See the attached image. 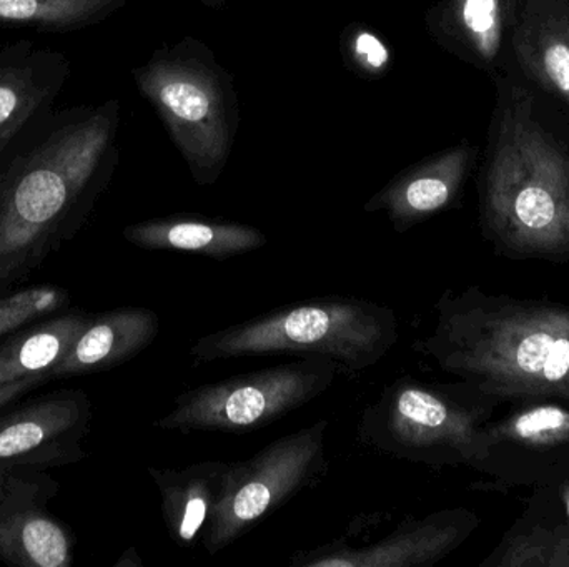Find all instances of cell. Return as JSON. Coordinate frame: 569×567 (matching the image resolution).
<instances>
[{
  "label": "cell",
  "mask_w": 569,
  "mask_h": 567,
  "mask_svg": "<svg viewBox=\"0 0 569 567\" xmlns=\"http://www.w3.org/2000/svg\"><path fill=\"white\" fill-rule=\"evenodd\" d=\"M119 99L50 109L0 156V295L76 232L119 165Z\"/></svg>",
  "instance_id": "cell-1"
},
{
  "label": "cell",
  "mask_w": 569,
  "mask_h": 567,
  "mask_svg": "<svg viewBox=\"0 0 569 567\" xmlns=\"http://www.w3.org/2000/svg\"><path fill=\"white\" fill-rule=\"evenodd\" d=\"M415 350L488 408L569 405V303L447 290Z\"/></svg>",
  "instance_id": "cell-2"
},
{
  "label": "cell",
  "mask_w": 569,
  "mask_h": 567,
  "mask_svg": "<svg viewBox=\"0 0 569 567\" xmlns=\"http://www.w3.org/2000/svg\"><path fill=\"white\" fill-rule=\"evenodd\" d=\"M480 219L508 259L569 262V143L507 80L481 172Z\"/></svg>",
  "instance_id": "cell-3"
},
{
  "label": "cell",
  "mask_w": 569,
  "mask_h": 567,
  "mask_svg": "<svg viewBox=\"0 0 569 567\" xmlns=\"http://www.w3.org/2000/svg\"><path fill=\"white\" fill-rule=\"evenodd\" d=\"M398 342L393 310L355 296H321L263 313L197 340V365L250 356L325 358L357 375L381 362Z\"/></svg>",
  "instance_id": "cell-4"
},
{
  "label": "cell",
  "mask_w": 569,
  "mask_h": 567,
  "mask_svg": "<svg viewBox=\"0 0 569 567\" xmlns=\"http://www.w3.org/2000/svg\"><path fill=\"white\" fill-rule=\"evenodd\" d=\"M132 77L162 120L193 182L216 185L240 129L232 73L203 40L183 37L153 50L146 63L132 70Z\"/></svg>",
  "instance_id": "cell-5"
},
{
  "label": "cell",
  "mask_w": 569,
  "mask_h": 567,
  "mask_svg": "<svg viewBox=\"0 0 569 567\" xmlns=\"http://www.w3.org/2000/svg\"><path fill=\"white\" fill-rule=\"evenodd\" d=\"M495 409L468 396L458 383L401 376L361 413L358 438L400 462L430 468L473 469L481 426Z\"/></svg>",
  "instance_id": "cell-6"
},
{
  "label": "cell",
  "mask_w": 569,
  "mask_h": 567,
  "mask_svg": "<svg viewBox=\"0 0 569 567\" xmlns=\"http://www.w3.org/2000/svg\"><path fill=\"white\" fill-rule=\"evenodd\" d=\"M338 373L330 360L300 358L207 383L177 396L172 412L153 426L182 435L257 432L323 395Z\"/></svg>",
  "instance_id": "cell-7"
},
{
  "label": "cell",
  "mask_w": 569,
  "mask_h": 567,
  "mask_svg": "<svg viewBox=\"0 0 569 567\" xmlns=\"http://www.w3.org/2000/svg\"><path fill=\"white\" fill-rule=\"evenodd\" d=\"M327 438L328 422L318 419L276 439L252 458L229 463L200 538L203 549L219 555L327 476Z\"/></svg>",
  "instance_id": "cell-8"
},
{
  "label": "cell",
  "mask_w": 569,
  "mask_h": 567,
  "mask_svg": "<svg viewBox=\"0 0 569 567\" xmlns=\"http://www.w3.org/2000/svg\"><path fill=\"white\" fill-rule=\"evenodd\" d=\"M473 486L510 492L569 479V405L533 403L513 406L500 419L481 426Z\"/></svg>",
  "instance_id": "cell-9"
},
{
  "label": "cell",
  "mask_w": 569,
  "mask_h": 567,
  "mask_svg": "<svg viewBox=\"0 0 569 567\" xmlns=\"http://www.w3.org/2000/svg\"><path fill=\"white\" fill-rule=\"evenodd\" d=\"M60 485L46 469L0 465V561L17 567H70L76 538L49 503Z\"/></svg>",
  "instance_id": "cell-10"
},
{
  "label": "cell",
  "mask_w": 569,
  "mask_h": 567,
  "mask_svg": "<svg viewBox=\"0 0 569 567\" xmlns=\"http://www.w3.org/2000/svg\"><path fill=\"white\" fill-rule=\"evenodd\" d=\"M480 526L477 513L441 509L425 518H407L390 535L371 545L330 543L295 553L291 567H431L470 539Z\"/></svg>",
  "instance_id": "cell-11"
},
{
  "label": "cell",
  "mask_w": 569,
  "mask_h": 567,
  "mask_svg": "<svg viewBox=\"0 0 569 567\" xmlns=\"http://www.w3.org/2000/svg\"><path fill=\"white\" fill-rule=\"evenodd\" d=\"M92 405L80 389H60L0 413V465L49 469L86 458Z\"/></svg>",
  "instance_id": "cell-12"
},
{
  "label": "cell",
  "mask_w": 569,
  "mask_h": 567,
  "mask_svg": "<svg viewBox=\"0 0 569 567\" xmlns=\"http://www.w3.org/2000/svg\"><path fill=\"white\" fill-rule=\"evenodd\" d=\"M477 159L468 142L441 150L398 172L367 203L365 212H383L397 233L450 209L460 199Z\"/></svg>",
  "instance_id": "cell-13"
},
{
  "label": "cell",
  "mask_w": 569,
  "mask_h": 567,
  "mask_svg": "<svg viewBox=\"0 0 569 567\" xmlns=\"http://www.w3.org/2000/svg\"><path fill=\"white\" fill-rule=\"evenodd\" d=\"M72 73L67 53L19 39L0 45V156L52 109Z\"/></svg>",
  "instance_id": "cell-14"
},
{
  "label": "cell",
  "mask_w": 569,
  "mask_h": 567,
  "mask_svg": "<svg viewBox=\"0 0 569 567\" xmlns=\"http://www.w3.org/2000/svg\"><path fill=\"white\" fill-rule=\"evenodd\" d=\"M517 0H438L425 13L438 45L485 72H497L511 52Z\"/></svg>",
  "instance_id": "cell-15"
},
{
  "label": "cell",
  "mask_w": 569,
  "mask_h": 567,
  "mask_svg": "<svg viewBox=\"0 0 569 567\" xmlns=\"http://www.w3.org/2000/svg\"><path fill=\"white\" fill-rule=\"evenodd\" d=\"M511 53L545 93L569 110V0H517Z\"/></svg>",
  "instance_id": "cell-16"
},
{
  "label": "cell",
  "mask_w": 569,
  "mask_h": 567,
  "mask_svg": "<svg viewBox=\"0 0 569 567\" xmlns=\"http://www.w3.org/2000/svg\"><path fill=\"white\" fill-rule=\"evenodd\" d=\"M123 239L137 249L196 253L219 262L267 245L266 233L257 226L186 213L132 223L123 229Z\"/></svg>",
  "instance_id": "cell-17"
},
{
  "label": "cell",
  "mask_w": 569,
  "mask_h": 567,
  "mask_svg": "<svg viewBox=\"0 0 569 567\" xmlns=\"http://www.w3.org/2000/svg\"><path fill=\"white\" fill-rule=\"evenodd\" d=\"M160 320L149 308L110 310L90 316L86 328L66 358L56 366L53 378L107 372L136 358L156 342Z\"/></svg>",
  "instance_id": "cell-18"
},
{
  "label": "cell",
  "mask_w": 569,
  "mask_h": 567,
  "mask_svg": "<svg viewBox=\"0 0 569 567\" xmlns=\"http://www.w3.org/2000/svg\"><path fill=\"white\" fill-rule=\"evenodd\" d=\"M227 466L229 463L210 459L180 469L147 468L160 493L167 533L179 548L192 549L199 545L219 499Z\"/></svg>",
  "instance_id": "cell-19"
},
{
  "label": "cell",
  "mask_w": 569,
  "mask_h": 567,
  "mask_svg": "<svg viewBox=\"0 0 569 567\" xmlns=\"http://www.w3.org/2000/svg\"><path fill=\"white\" fill-rule=\"evenodd\" d=\"M90 313L60 312L30 323L0 343V385L26 378L52 379L90 320Z\"/></svg>",
  "instance_id": "cell-20"
},
{
  "label": "cell",
  "mask_w": 569,
  "mask_h": 567,
  "mask_svg": "<svg viewBox=\"0 0 569 567\" xmlns=\"http://www.w3.org/2000/svg\"><path fill=\"white\" fill-rule=\"evenodd\" d=\"M480 567H569V523L525 509Z\"/></svg>",
  "instance_id": "cell-21"
},
{
  "label": "cell",
  "mask_w": 569,
  "mask_h": 567,
  "mask_svg": "<svg viewBox=\"0 0 569 567\" xmlns=\"http://www.w3.org/2000/svg\"><path fill=\"white\" fill-rule=\"evenodd\" d=\"M127 0H0V26L37 32L89 29L126 7Z\"/></svg>",
  "instance_id": "cell-22"
},
{
  "label": "cell",
  "mask_w": 569,
  "mask_h": 567,
  "mask_svg": "<svg viewBox=\"0 0 569 567\" xmlns=\"http://www.w3.org/2000/svg\"><path fill=\"white\" fill-rule=\"evenodd\" d=\"M338 45L343 65L361 80L377 82L393 70V49L381 33L368 23H348L341 30Z\"/></svg>",
  "instance_id": "cell-23"
},
{
  "label": "cell",
  "mask_w": 569,
  "mask_h": 567,
  "mask_svg": "<svg viewBox=\"0 0 569 567\" xmlns=\"http://www.w3.org/2000/svg\"><path fill=\"white\" fill-rule=\"evenodd\" d=\"M67 290L56 285L32 286L0 296V336L63 312L69 306Z\"/></svg>",
  "instance_id": "cell-24"
},
{
  "label": "cell",
  "mask_w": 569,
  "mask_h": 567,
  "mask_svg": "<svg viewBox=\"0 0 569 567\" xmlns=\"http://www.w3.org/2000/svg\"><path fill=\"white\" fill-rule=\"evenodd\" d=\"M527 509L569 523V479L531 489Z\"/></svg>",
  "instance_id": "cell-25"
},
{
  "label": "cell",
  "mask_w": 569,
  "mask_h": 567,
  "mask_svg": "<svg viewBox=\"0 0 569 567\" xmlns=\"http://www.w3.org/2000/svg\"><path fill=\"white\" fill-rule=\"evenodd\" d=\"M47 382H50V379L26 378L17 379V382L2 383V385H0V413L9 408L17 399L22 398L27 393L32 392L37 386L46 385Z\"/></svg>",
  "instance_id": "cell-26"
},
{
  "label": "cell",
  "mask_w": 569,
  "mask_h": 567,
  "mask_svg": "<svg viewBox=\"0 0 569 567\" xmlns=\"http://www.w3.org/2000/svg\"><path fill=\"white\" fill-rule=\"evenodd\" d=\"M143 563L140 559L139 553L136 548H129L123 553L122 558L116 563V567H142Z\"/></svg>",
  "instance_id": "cell-27"
},
{
  "label": "cell",
  "mask_w": 569,
  "mask_h": 567,
  "mask_svg": "<svg viewBox=\"0 0 569 567\" xmlns=\"http://www.w3.org/2000/svg\"><path fill=\"white\" fill-rule=\"evenodd\" d=\"M197 2L216 10L223 9L227 6V0H197Z\"/></svg>",
  "instance_id": "cell-28"
}]
</instances>
